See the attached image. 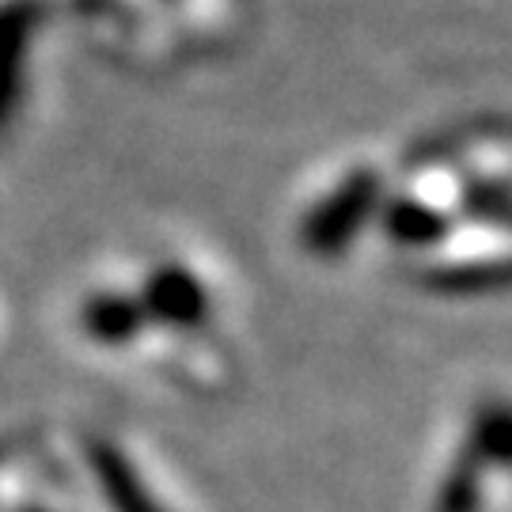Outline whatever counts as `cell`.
I'll use <instances>...</instances> for the list:
<instances>
[{
	"label": "cell",
	"instance_id": "obj_5",
	"mask_svg": "<svg viewBox=\"0 0 512 512\" xmlns=\"http://www.w3.org/2000/svg\"><path fill=\"white\" fill-rule=\"evenodd\" d=\"M80 327L92 342L103 346H126L145 327V311L133 296L99 293L80 308Z\"/></svg>",
	"mask_w": 512,
	"mask_h": 512
},
{
	"label": "cell",
	"instance_id": "obj_1",
	"mask_svg": "<svg viewBox=\"0 0 512 512\" xmlns=\"http://www.w3.org/2000/svg\"><path fill=\"white\" fill-rule=\"evenodd\" d=\"M380 198H384V183H380L376 171L361 167V171L346 175L308 213L304 232H300L304 247L319 258H338L353 243V236L368 224V217L380 209Z\"/></svg>",
	"mask_w": 512,
	"mask_h": 512
},
{
	"label": "cell",
	"instance_id": "obj_2",
	"mask_svg": "<svg viewBox=\"0 0 512 512\" xmlns=\"http://www.w3.org/2000/svg\"><path fill=\"white\" fill-rule=\"evenodd\" d=\"M137 304L145 311V323L171 330H194L209 319V293L186 266H160L148 274Z\"/></svg>",
	"mask_w": 512,
	"mask_h": 512
},
{
	"label": "cell",
	"instance_id": "obj_4",
	"mask_svg": "<svg viewBox=\"0 0 512 512\" xmlns=\"http://www.w3.org/2000/svg\"><path fill=\"white\" fill-rule=\"evenodd\" d=\"M35 4L16 0L0 8V122L16 107L19 84H23V61H27V42L35 31Z\"/></svg>",
	"mask_w": 512,
	"mask_h": 512
},
{
	"label": "cell",
	"instance_id": "obj_8",
	"mask_svg": "<svg viewBox=\"0 0 512 512\" xmlns=\"http://www.w3.org/2000/svg\"><path fill=\"white\" fill-rule=\"evenodd\" d=\"M425 281L437 293H478V289L505 285V266L501 262H497L494 270H486V266H444V270H433Z\"/></svg>",
	"mask_w": 512,
	"mask_h": 512
},
{
	"label": "cell",
	"instance_id": "obj_6",
	"mask_svg": "<svg viewBox=\"0 0 512 512\" xmlns=\"http://www.w3.org/2000/svg\"><path fill=\"white\" fill-rule=\"evenodd\" d=\"M452 220L440 213L437 205L418 202V198H391L384 205V232L387 239H395L399 247H433L448 236Z\"/></svg>",
	"mask_w": 512,
	"mask_h": 512
},
{
	"label": "cell",
	"instance_id": "obj_3",
	"mask_svg": "<svg viewBox=\"0 0 512 512\" xmlns=\"http://www.w3.org/2000/svg\"><path fill=\"white\" fill-rule=\"evenodd\" d=\"M88 463H92V475L110 512H164L152 490L141 482L137 467L129 463V456L122 448H114L110 440L88 444Z\"/></svg>",
	"mask_w": 512,
	"mask_h": 512
},
{
	"label": "cell",
	"instance_id": "obj_7",
	"mask_svg": "<svg viewBox=\"0 0 512 512\" xmlns=\"http://www.w3.org/2000/svg\"><path fill=\"white\" fill-rule=\"evenodd\" d=\"M490 471V463L478 456L471 444H463L459 459L448 467V475L437 490V512H478L482 501V475Z\"/></svg>",
	"mask_w": 512,
	"mask_h": 512
},
{
	"label": "cell",
	"instance_id": "obj_9",
	"mask_svg": "<svg viewBox=\"0 0 512 512\" xmlns=\"http://www.w3.org/2000/svg\"><path fill=\"white\" fill-rule=\"evenodd\" d=\"M467 209L475 217H490L494 224H509V186L501 183H482L467 194Z\"/></svg>",
	"mask_w": 512,
	"mask_h": 512
}]
</instances>
